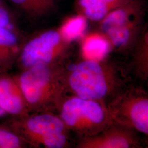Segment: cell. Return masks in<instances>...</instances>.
I'll list each match as a JSON object with an SVG mask.
<instances>
[{
    "label": "cell",
    "mask_w": 148,
    "mask_h": 148,
    "mask_svg": "<svg viewBox=\"0 0 148 148\" xmlns=\"http://www.w3.org/2000/svg\"><path fill=\"white\" fill-rule=\"evenodd\" d=\"M65 79L76 96L100 102L115 93L121 84L113 67L87 59L74 65Z\"/></svg>",
    "instance_id": "6da1fadb"
},
{
    "label": "cell",
    "mask_w": 148,
    "mask_h": 148,
    "mask_svg": "<svg viewBox=\"0 0 148 148\" xmlns=\"http://www.w3.org/2000/svg\"><path fill=\"white\" fill-rule=\"evenodd\" d=\"M60 117L66 128L84 138L95 135L112 123L101 102L77 96L63 102Z\"/></svg>",
    "instance_id": "7a4b0ae2"
},
{
    "label": "cell",
    "mask_w": 148,
    "mask_h": 148,
    "mask_svg": "<svg viewBox=\"0 0 148 148\" xmlns=\"http://www.w3.org/2000/svg\"><path fill=\"white\" fill-rule=\"evenodd\" d=\"M20 86L23 95L31 104L40 103L51 96L60 99L67 88L63 72L54 73L47 64L30 67L22 74Z\"/></svg>",
    "instance_id": "3957f363"
},
{
    "label": "cell",
    "mask_w": 148,
    "mask_h": 148,
    "mask_svg": "<svg viewBox=\"0 0 148 148\" xmlns=\"http://www.w3.org/2000/svg\"><path fill=\"white\" fill-rule=\"evenodd\" d=\"M107 109L112 123L148 134V99L143 92L131 90L122 93Z\"/></svg>",
    "instance_id": "277c9868"
},
{
    "label": "cell",
    "mask_w": 148,
    "mask_h": 148,
    "mask_svg": "<svg viewBox=\"0 0 148 148\" xmlns=\"http://www.w3.org/2000/svg\"><path fill=\"white\" fill-rule=\"evenodd\" d=\"M68 44L59 30L43 32L25 45L21 52L22 63L27 67L49 63L64 53Z\"/></svg>",
    "instance_id": "5b68a950"
},
{
    "label": "cell",
    "mask_w": 148,
    "mask_h": 148,
    "mask_svg": "<svg viewBox=\"0 0 148 148\" xmlns=\"http://www.w3.org/2000/svg\"><path fill=\"white\" fill-rule=\"evenodd\" d=\"M29 132L49 148H62L67 144V129L60 117L43 114L32 117L27 121Z\"/></svg>",
    "instance_id": "8992f818"
},
{
    "label": "cell",
    "mask_w": 148,
    "mask_h": 148,
    "mask_svg": "<svg viewBox=\"0 0 148 148\" xmlns=\"http://www.w3.org/2000/svg\"><path fill=\"white\" fill-rule=\"evenodd\" d=\"M136 145L132 130L111 123L101 132L84 138L78 146L82 148H129Z\"/></svg>",
    "instance_id": "52a82bcc"
},
{
    "label": "cell",
    "mask_w": 148,
    "mask_h": 148,
    "mask_svg": "<svg viewBox=\"0 0 148 148\" xmlns=\"http://www.w3.org/2000/svg\"><path fill=\"white\" fill-rule=\"evenodd\" d=\"M143 14L140 1L132 0L111 11L101 20V29L106 33L111 30L139 25Z\"/></svg>",
    "instance_id": "ba28073f"
},
{
    "label": "cell",
    "mask_w": 148,
    "mask_h": 148,
    "mask_svg": "<svg viewBox=\"0 0 148 148\" xmlns=\"http://www.w3.org/2000/svg\"><path fill=\"white\" fill-rule=\"evenodd\" d=\"M132 0H77L81 14L92 21H100L108 13Z\"/></svg>",
    "instance_id": "9c48e42d"
},
{
    "label": "cell",
    "mask_w": 148,
    "mask_h": 148,
    "mask_svg": "<svg viewBox=\"0 0 148 148\" xmlns=\"http://www.w3.org/2000/svg\"><path fill=\"white\" fill-rule=\"evenodd\" d=\"M110 48L111 43L106 36L93 33L84 39L81 52L85 59L101 62L109 52Z\"/></svg>",
    "instance_id": "30bf717a"
},
{
    "label": "cell",
    "mask_w": 148,
    "mask_h": 148,
    "mask_svg": "<svg viewBox=\"0 0 148 148\" xmlns=\"http://www.w3.org/2000/svg\"><path fill=\"white\" fill-rule=\"evenodd\" d=\"M0 106L5 111L12 114L19 113L23 109L21 96L7 79L0 81Z\"/></svg>",
    "instance_id": "8fae6325"
},
{
    "label": "cell",
    "mask_w": 148,
    "mask_h": 148,
    "mask_svg": "<svg viewBox=\"0 0 148 148\" xmlns=\"http://www.w3.org/2000/svg\"><path fill=\"white\" fill-rule=\"evenodd\" d=\"M87 19L82 14L72 16L64 21L59 32L68 42L84 36L87 28Z\"/></svg>",
    "instance_id": "7c38bea8"
},
{
    "label": "cell",
    "mask_w": 148,
    "mask_h": 148,
    "mask_svg": "<svg viewBox=\"0 0 148 148\" xmlns=\"http://www.w3.org/2000/svg\"><path fill=\"white\" fill-rule=\"evenodd\" d=\"M17 41V37L12 29L0 27V50L13 47Z\"/></svg>",
    "instance_id": "4fadbf2b"
},
{
    "label": "cell",
    "mask_w": 148,
    "mask_h": 148,
    "mask_svg": "<svg viewBox=\"0 0 148 148\" xmlns=\"http://www.w3.org/2000/svg\"><path fill=\"white\" fill-rule=\"evenodd\" d=\"M20 145V140L15 134L0 130V148H16Z\"/></svg>",
    "instance_id": "5bb4252c"
},
{
    "label": "cell",
    "mask_w": 148,
    "mask_h": 148,
    "mask_svg": "<svg viewBox=\"0 0 148 148\" xmlns=\"http://www.w3.org/2000/svg\"><path fill=\"white\" fill-rule=\"evenodd\" d=\"M37 17L48 14L53 11L56 0H33Z\"/></svg>",
    "instance_id": "9a60e30c"
},
{
    "label": "cell",
    "mask_w": 148,
    "mask_h": 148,
    "mask_svg": "<svg viewBox=\"0 0 148 148\" xmlns=\"http://www.w3.org/2000/svg\"><path fill=\"white\" fill-rule=\"evenodd\" d=\"M18 9L32 18H36L33 0H10Z\"/></svg>",
    "instance_id": "2e32d148"
},
{
    "label": "cell",
    "mask_w": 148,
    "mask_h": 148,
    "mask_svg": "<svg viewBox=\"0 0 148 148\" xmlns=\"http://www.w3.org/2000/svg\"><path fill=\"white\" fill-rule=\"evenodd\" d=\"M5 112V111L2 109V108L0 106V116H2Z\"/></svg>",
    "instance_id": "e0dca14e"
}]
</instances>
